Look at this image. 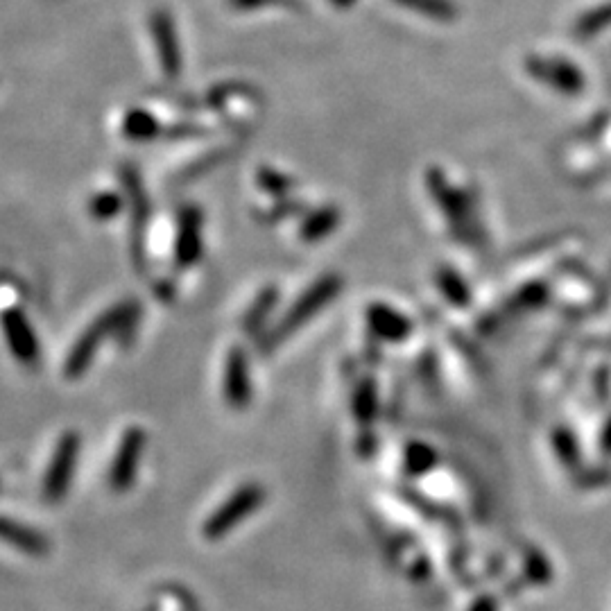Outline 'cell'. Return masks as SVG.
<instances>
[{"label": "cell", "instance_id": "9a60e30c", "mask_svg": "<svg viewBox=\"0 0 611 611\" xmlns=\"http://www.w3.org/2000/svg\"><path fill=\"white\" fill-rule=\"evenodd\" d=\"M10 340H12L14 354L21 360H25V363H30V360H34V356H37V344H34L28 326L25 324L21 322L10 324Z\"/></svg>", "mask_w": 611, "mask_h": 611}, {"label": "cell", "instance_id": "277c9868", "mask_svg": "<svg viewBox=\"0 0 611 611\" xmlns=\"http://www.w3.org/2000/svg\"><path fill=\"white\" fill-rule=\"evenodd\" d=\"M261 489L258 487H243L229 498L227 505H222L218 512L211 516V521L206 523V535L209 537H220L225 535L227 530H231L238 523V519L252 514L258 503H261Z\"/></svg>", "mask_w": 611, "mask_h": 611}, {"label": "cell", "instance_id": "7a4b0ae2", "mask_svg": "<svg viewBox=\"0 0 611 611\" xmlns=\"http://www.w3.org/2000/svg\"><path fill=\"white\" fill-rule=\"evenodd\" d=\"M145 449V435L141 428H129L109 467V487L114 492H127L139 476V464Z\"/></svg>", "mask_w": 611, "mask_h": 611}, {"label": "cell", "instance_id": "8fae6325", "mask_svg": "<svg viewBox=\"0 0 611 611\" xmlns=\"http://www.w3.org/2000/svg\"><path fill=\"white\" fill-rule=\"evenodd\" d=\"M225 374V390L229 401L234 406H243L249 399V369L243 351H231Z\"/></svg>", "mask_w": 611, "mask_h": 611}, {"label": "cell", "instance_id": "6da1fadb", "mask_svg": "<svg viewBox=\"0 0 611 611\" xmlns=\"http://www.w3.org/2000/svg\"><path fill=\"white\" fill-rule=\"evenodd\" d=\"M77 458H80V435L77 433H66L59 437L57 449L50 458L48 471L43 476V498L48 503H59L64 501L68 489H71Z\"/></svg>", "mask_w": 611, "mask_h": 611}, {"label": "cell", "instance_id": "8992f818", "mask_svg": "<svg viewBox=\"0 0 611 611\" xmlns=\"http://www.w3.org/2000/svg\"><path fill=\"white\" fill-rule=\"evenodd\" d=\"M430 191H433V197L437 200V204L442 206V211L449 215L453 229H464L469 231L471 227V206L467 202V197L464 193L460 195L455 188L446 182V179L440 175V172H433L428 179Z\"/></svg>", "mask_w": 611, "mask_h": 611}, {"label": "cell", "instance_id": "52a82bcc", "mask_svg": "<svg viewBox=\"0 0 611 611\" xmlns=\"http://www.w3.org/2000/svg\"><path fill=\"white\" fill-rule=\"evenodd\" d=\"M120 315H123V311L109 313L105 320L98 322L89 333L84 335V340H80V344H77V347L73 349L71 358H68V365H66V374L68 376H71V378L80 376L84 369L89 367L91 358H93V351H96V347H98V342H102V338H105V335L111 329H114L116 320H120Z\"/></svg>", "mask_w": 611, "mask_h": 611}, {"label": "cell", "instance_id": "2e32d148", "mask_svg": "<svg viewBox=\"0 0 611 611\" xmlns=\"http://www.w3.org/2000/svg\"><path fill=\"white\" fill-rule=\"evenodd\" d=\"M274 301H277V290L268 288L265 292H261V297L256 299L254 308H252V311H249L247 317H245V322H247L249 329H256V326H261V324H263L265 317H268V313L272 311Z\"/></svg>", "mask_w": 611, "mask_h": 611}, {"label": "cell", "instance_id": "5b68a950", "mask_svg": "<svg viewBox=\"0 0 611 611\" xmlns=\"http://www.w3.org/2000/svg\"><path fill=\"white\" fill-rule=\"evenodd\" d=\"M0 541L30 557H43L50 553V541L43 532L5 514H0Z\"/></svg>", "mask_w": 611, "mask_h": 611}, {"label": "cell", "instance_id": "4fadbf2b", "mask_svg": "<svg viewBox=\"0 0 611 611\" xmlns=\"http://www.w3.org/2000/svg\"><path fill=\"white\" fill-rule=\"evenodd\" d=\"M397 3L435 21H453L458 16V10H455L451 0H397Z\"/></svg>", "mask_w": 611, "mask_h": 611}, {"label": "cell", "instance_id": "e0dca14e", "mask_svg": "<svg viewBox=\"0 0 611 611\" xmlns=\"http://www.w3.org/2000/svg\"><path fill=\"white\" fill-rule=\"evenodd\" d=\"M157 120H152L148 114H143V111H134L132 116L127 118V132L132 136H150L157 132Z\"/></svg>", "mask_w": 611, "mask_h": 611}, {"label": "cell", "instance_id": "5bb4252c", "mask_svg": "<svg viewBox=\"0 0 611 611\" xmlns=\"http://www.w3.org/2000/svg\"><path fill=\"white\" fill-rule=\"evenodd\" d=\"M437 286H440L442 295L451 301L455 306H467L469 304V290L464 286V281L460 279V274H455L453 270L444 268L437 272Z\"/></svg>", "mask_w": 611, "mask_h": 611}, {"label": "cell", "instance_id": "7c38bea8", "mask_svg": "<svg viewBox=\"0 0 611 611\" xmlns=\"http://www.w3.org/2000/svg\"><path fill=\"white\" fill-rule=\"evenodd\" d=\"M340 211L338 209H322L313 215H308L301 225V238L304 240H322L331 234L333 227H338Z\"/></svg>", "mask_w": 611, "mask_h": 611}, {"label": "cell", "instance_id": "3957f363", "mask_svg": "<svg viewBox=\"0 0 611 611\" xmlns=\"http://www.w3.org/2000/svg\"><path fill=\"white\" fill-rule=\"evenodd\" d=\"M340 288H342L340 277H324L317 283H313V288H308L304 292V297H301L297 304L290 308L288 315L283 317V322L279 326V331L274 333V338H281V335L292 333L297 326H301L306 320H311L315 313H320L322 308L329 304L335 295H338Z\"/></svg>", "mask_w": 611, "mask_h": 611}, {"label": "cell", "instance_id": "30bf717a", "mask_svg": "<svg viewBox=\"0 0 611 611\" xmlns=\"http://www.w3.org/2000/svg\"><path fill=\"white\" fill-rule=\"evenodd\" d=\"M202 218L197 209H186L179 222V238H177V258L179 263H195L202 254Z\"/></svg>", "mask_w": 611, "mask_h": 611}, {"label": "cell", "instance_id": "ba28073f", "mask_svg": "<svg viewBox=\"0 0 611 611\" xmlns=\"http://www.w3.org/2000/svg\"><path fill=\"white\" fill-rule=\"evenodd\" d=\"M367 324L374 335L390 342H401L412 329L410 320H406V317L399 311H394V308H387L383 304H374L367 308Z\"/></svg>", "mask_w": 611, "mask_h": 611}, {"label": "cell", "instance_id": "9c48e42d", "mask_svg": "<svg viewBox=\"0 0 611 611\" xmlns=\"http://www.w3.org/2000/svg\"><path fill=\"white\" fill-rule=\"evenodd\" d=\"M152 32L159 46V57L163 64V71L168 77H177L179 68H182V55H179V43L175 34V25L166 14H157L152 21Z\"/></svg>", "mask_w": 611, "mask_h": 611}]
</instances>
